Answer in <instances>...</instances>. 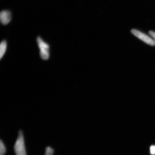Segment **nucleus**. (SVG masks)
Instances as JSON below:
<instances>
[{
  "label": "nucleus",
  "mask_w": 155,
  "mask_h": 155,
  "mask_svg": "<svg viewBox=\"0 0 155 155\" xmlns=\"http://www.w3.org/2000/svg\"><path fill=\"white\" fill-rule=\"evenodd\" d=\"M14 150L16 155H26L22 131L19 132L18 138L14 146Z\"/></svg>",
  "instance_id": "obj_1"
},
{
  "label": "nucleus",
  "mask_w": 155,
  "mask_h": 155,
  "mask_svg": "<svg viewBox=\"0 0 155 155\" xmlns=\"http://www.w3.org/2000/svg\"><path fill=\"white\" fill-rule=\"evenodd\" d=\"M37 42L40 50L41 57L44 60L48 59L50 56L49 45L40 37L38 38Z\"/></svg>",
  "instance_id": "obj_2"
},
{
  "label": "nucleus",
  "mask_w": 155,
  "mask_h": 155,
  "mask_svg": "<svg viewBox=\"0 0 155 155\" xmlns=\"http://www.w3.org/2000/svg\"><path fill=\"white\" fill-rule=\"evenodd\" d=\"M133 34L137 37L144 41L145 43L152 46H155V41L150 37L147 35L141 32L136 29H132L131 31Z\"/></svg>",
  "instance_id": "obj_3"
},
{
  "label": "nucleus",
  "mask_w": 155,
  "mask_h": 155,
  "mask_svg": "<svg viewBox=\"0 0 155 155\" xmlns=\"http://www.w3.org/2000/svg\"><path fill=\"white\" fill-rule=\"evenodd\" d=\"M12 18L11 13L8 11H2L0 14V19L3 25L8 24L10 22Z\"/></svg>",
  "instance_id": "obj_4"
},
{
  "label": "nucleus",
  "mask_w": 155,
  "mask_h": 155,
  "mask_svg": "<svg viewBox=\"0 0 155 155\" xmlns=\"http://www.w3.org/2000/svg\"><path fill=\"white\" fill-rule=\"evenodd\" d=\"M7 44L5 41H3L1 42L0 45V58L1 59L3 58L6 51Z\"/></svg>",
  "instance_id": "obj_5"
},
{
  "label": "nucleus",
  "mask_w": 155,
  "mask_h": 155,
  "mask_svg": "<svg viewBox=\"0 0 155 155\" xmlns=\"http://www.w3.org/2000/svg\"><path fill=\"white\" fill-rule=\"evenodd\" d=\"M6 152V148L2 140L0 141V155H4Z\"/></svg>",
  "instance_id": "obj_6"
},
{
  "label": "nucleus",
  "mask_w": 155,
  "mask_h": 155,
  "mask_svg": "<svg viewBox=\"0 0 155 155\" xmlns=\"http://www.w3.org/2000/svg\"><path fill=\"white\" fill-rule=\"evenodd\" d=\"M54 150L50 147H48L46 148V152L45 155H53Z\"/></svg>",
  "instance_id": "obj_7"
},
{
  "label": "nucleus",
  "mask_w": 155,
  "mask_h": 155,
  "mask_svg": "<svg viewBox=\"0 0 155 155\" xmlns=\"http://www.w3.org/2000/svg\"><path fill=\"white\" fill-rule=\"evenodd\" d=\"M150 153L152 155H154L155 154V146L152 145L150 147Z\"/></svg>",
  "instance_id": "obj_8"
},
{
  "label": "nucleus",
  "mask_w": 155,
  "mask_h": 155,
  "mask_svg": "<svg viewBox=\"0 0 155 155\" xmlns=\"http://www.w3.org/2000/svg\"><path fill=\"white\" fill-rule=\"evenodd\" d=\"M149 33L150 35L155 40V32L153 31H149Z\"/></svg>",
  "instance_id": "obj_9"
}]
</instances>
